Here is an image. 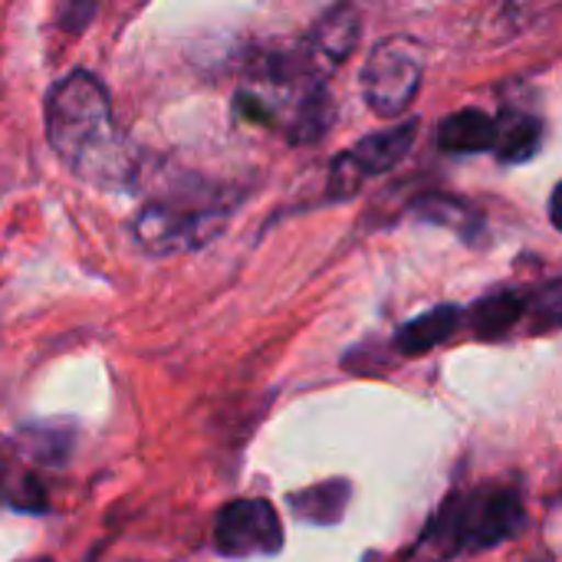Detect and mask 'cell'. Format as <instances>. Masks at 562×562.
<instances>
[{"label":"cell","instance_id":"cell-1","mask_svg":"<svg viewBox=\"0 0 562 562\" xmlns=\"http://www.w3.org/2000/svg\"><path fill=\"white\" fill-rule=\"evenodd\" d=\"M46 138L59 161L95 188H119L128 181L135 158L112 119L105 86L76 69L59 79L46 99Z\"/></svg>","mask_w":562,"mask_h":562},{"label":"cell","instance_id":"cell-2","mask_svg":"<svg viewBox=\"0 0 562 562\" xmlns=\"http://www.w3.org/2000/svg\"><path fill=\"white\" fill-rule=\"evenodd\" d=\"M524 527V504L517 491H471L454 494L425 533L438 557H464L501 547Z\"/></svg>","mask_w":562,"mask_h":562},{"label":"cell","instance_id":"cell-3","mask_svg":"<svg viewBox=\"0 0 562 562\" xmlns=\"http://www.w3.org/2000/svg\"><path fill=\"white\" fill-rule=\"evenodd\" d=\"M231 207L224 204H198V201H175V198H158L148 201L132 231L135 240L155 254V257H171V254H184L194 250L201 244H207L211 237H217L227 224Z\"/></svg>","mask_w":562,"mask_h":562},{"label":"cell","instance_id":"cell-4","mask_svg":"<svg viewBox=\"0 0 562 562\" xmlns=\"http://www.w3.org/2000/svg\"><path fill=\"white\" fill-rule=\"evenodd\" d=\"M425 76V56L412 40H385L379 43L362 69V92L375 115L395 119L415 102Z\"/></svg>","mask_w":562,"mask_h":562},{"label":"cell","instance_id":"cell-5","mask_svg":"<svg viewBox=\"0 0 562 562\" xmlns=\"http://www.w3.org/2000/svg\"><path fill=\"white\" fill-rule=\"evenodd\" d=\"M214 543L231 560L273 557L283 547V524L267 501H234L217 514Z\"/></svg>","mask_w":562,"mask_h":562},{"label":"cell","instance_id":"cell-6","mask_svg":"<svg viewBox=\"0 0 562 562\" xmlns=\"http://www.w3.org/2000/svg\"><path fill=\"white\" fill-rule=\"evenodd\" d=\"M362 33V20L359 10L352 3H336L326 16H319V23L310 30V36L303 40L306 56L313 59V66L326 76L329 69H336L359 43Z\"/></svg>","mask_w":562,"mask_h":562},{"label":"cell","instance_id":"cell-7","mask_svg":"<svg viewBox=\"0 0 562 562\" xmlns=\"http://www.w3.org/2000/svg\"><path fill=\"white\" fill-rule=\"evenodd\" d=\"M418 138V122H405V125H395V128H385V132H375V135H366L349 155L352 161L362 168V175H382V171H392L415 145Z\"/></svg>","mask_w":562,"mask_h":562},{"label":"cell","instance_id":"cell-8","mask_svg":"<svg viewBox=\"0 0 562 562\" xmlns=\"http://www.w3.org/2000/svg\"><path fill=\"white\" fill-rule=\"evenodd\" d=\"M333 119H336L333 95L326 92L323 82H313V86L300 89V99H296L290 122H286V135L293 145H313L329 132Z\"/></svg>","mask_w":562,"mask_h":562},{"label":"cell","instance_id":"cell-9","mask_svg":"<svg viewBox=\"0 0 562 562\" xmlns=\"http://www.w3.org/2000/svg\"><path fill=\"white\" fill-rule=\"evenodd\" d=\"M494 132H497V122L487 112L464 109V112H454L441 122L438 148L451 151V155H474V151L494 148Z\"/></svg>","mask_w":562,"mask_h":562},{"label":"cell","instance_id":"cell-10","mask_svg":"<svg viewBox=\"0 0 562 562\" xmlns=\"http://www.w3.org/2000/svg\"><path fill=\"white\" fill-rule=\"evenodd\" d=\"M461 316H464V313H461L458 306H438V310H431V313H422L418 319H412V323H405V326L398 329L395 349L405 352V356H422V352H428V349L448 342V339L458 333Z\"/></svg>","mask_w":562,"mask_h":562},{"label":"cell","instance_id":"cell-11","mask_svg":"<svg viewBox=\"0 0 562 562\" xmlns=\"http://www.w3.org/2000/svg\"><path fill=\"white\" fill-rule=\"evenodd\" d=\"M497 122V132H494V151L501 155V161H510V165H520V161H530L540 145H543V122L537 115H527V112H504Z\"/></svg>","mask_w":562,"mask_h":562},{"label":"cell","instance_id":"cell-12","mask_svg":"<svg viewBox=\"0 0 562 562\" xmlns=\"http://www.w3.org/2000/svg\"><path fill=\"white\" fill-rule=\"evenodd\" d=\"M349 497H352L349 481H326V484H316V487H306V491L293 494L290 507L296 510L300 520L326 527V524L342 520V514L349 507Z\"/></svg>","mask_w":562,"mask_h":562},{"label":"cell","instance_id":"cell-13","mask_svg":"<svg viewBox=\"0 0 562 562\" xmlns=\"http://www.w3.org/2000/svg\"><path fill=\"white\" fill-rule=\"evenodd\" d=\"M524 310H527V303H524L520 293L501 290V293H494V296H484V300L471 310L468 319H471L474 336H481V339H501V336H507V333L517 326V319L524 316Z\"/></svg>","mask_w":562,"mask_h":562},{"label":"cell","instance_id":"cell-14","mask_svg":"<svg viewBox=\"0 0 562 562\" xmlns=\"http://www.w3.org/2000/svg\"><path fill=\"white\" fill-rule=\"evenodd\" d=\"M412 214L422 217V221H431V224H441V227H451L464 237L477 234L481 231V217L458 198H448V194H425L412 204Z\"/></svg>","mask_w":562,"mask_h":562},{"label":"cell","instance_id":"cell-15","mask_svg":"<svg viewBox=\"0 0 562 562\" xmlns=\"http://www.w3.org/2000/svg\"><path fill=\"white\" fill-rule=\"evenodd\" d=\"M72 428L63 425V422H53V425H36V428H26L20 435V445L30 458H36L40 464H66L69 451H72Z\"/></svg>","mask_w":562,"mask_h":562},{"label":"cell","instance_id":"cell-16","mask_svg":"<svg viewBox=\"0 0 562 562\" xmlns=\"http://www.w3.org/2000/svg\"><path fill=\"white\" fill-rule=\"evenodd\" d=\"M362 181H366V175H362V168L352 161V155H349V151L336 155V161H333V168H329V198H333V201L352 198V194L362 188Z\"/></svg>","mask_w":562,"mask_h":562},{"label":"cell","instance_id":"cell-17","mask_svg":"<svg viewBox=\"0 0 562 562\" xmlns=\"http://www.w3.org/2000/svg\"><path fill=\"white\" fill-rule=\"evenodd\" d=\"M95 16V0H59V23L69 33H79L92 23Z\"/></svg>","mask_w":562,"mask_h":562},{"label":"cell","instance_id":"cell-18","mask_svg":"<svg viewBox=\"0 0 562 562\" xmlns=\"http://www.w3.org/2000/svg\"><path fill=\"white\" fill-rule=\"evenodd\" d=\"M557 3H560V0H507V10H510V16H514L520 26H527V23L543 20L547 13H553Z\"/></svg>","mask_w":562,"mask_h":562},{"label":"cell","instance_id":"cell-19","mask_svg":"<svg viewBox=\"0 0 562 562\" xmlns=\"http://www.w3.org/2000/svg\"><path fill=\"white\" fill-rule=\"evenodd\" d=\"M550 221H553V227H560V188H553V194H550Z\"/></svg>","mask_w":562,"mask_h":562},{"label":"cell","instance_id":"cell-20","mask_svg":"<svg viewBox=\"0 0 562 562\" xmlns=\"http://www.w3.org/2000/svg\"><path fill=\"white\" fill-rule=\"evenodd\" d=\"M3 494H7V471L0 468V501H3Z\"/></svg>","mask_w":562,"mask_h":562},{"label":"cell","instance_id":"cell-21","mask_svg":"<svg viewBox=\"0 0 562 562\" xmlns=\"http://www.w3.org/2000/svg\"><path fill=\"white\" fill-rule=\"evenodd\" d=\"M36 562H53V560H36Z\"/></svg>","mask_w":562,"mask_h":562}]
</instances>
